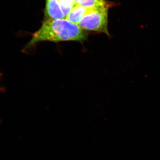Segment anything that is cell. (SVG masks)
Masks as SVG:
<instances>
[{"instance_id":"cell-1","label":"cell","mask_w":160,"mask_h":160,"mask_svg":"<svg viewBox=\"0 0 160 160\" xmlns=\"http://www.w3.org/2000/svg\"><path fill=\"white\" fill-rule=\"evenodd\" d=\"M87 36L78 25L72 23L66 18L49 19L44 22L38 31L33 34L27 47L44 41H82L87 38Z\"/></svg>"},{"instance_id":"cell-2","label":"cell","mask_w":160,"mask_h":160,"mask_svg":"<svg viewBox=\"0 0 160 160\" xmlns=\"http://www.w3.org/2000/svg\"><path fill=\"white\" fill-rule=\"evenodd\" d=\"M109 8L106 6L90 9L78 25L82 29L101 32L109 35L108 29Z\"/></svg>"},{"instance_id":"cell-3","label":"cell","mask_w":160,"mask_h":160,"mask_svg":"<svg viewBox=\"0 0 160 160\" xmlns=\"http://www.w3.org/2000/svg\"><path fill=\"white\" fill-rule=\"evenodd\" d=\"M90 9L78 5H76L68 14L65 18L72 23L78 24L82 18Z\"/></svg>"},{"instance_id":"cell-4","label":"cell","mask_w":160,"mask_h":160,"mask_svg":"<svg viewBox=\"0 0 160 160\" xmlns=\"http://www.w3.org/2000/svg\"><path fill=\"white\" fill-rule=\"evenodd\" d=\"M77 5L88 9L110 6V3L105 0H77Z\"/></svg>"},{"instance_id":"cell-5","label":"cell","mask_w":160,"mask_h":160,"mask_svg":"<svg viewBox=\"0 0 160 160\" xmlns=\"http://www.w3.org/2000/svg\"><path fill=\"white\" fill-rule=\"evenodd\" d=\"M1 74H0V80H1ZM2 89H1V86H0V92L1 91Z\"/></svg>"}]
</instances>
